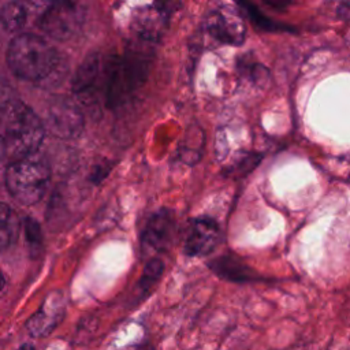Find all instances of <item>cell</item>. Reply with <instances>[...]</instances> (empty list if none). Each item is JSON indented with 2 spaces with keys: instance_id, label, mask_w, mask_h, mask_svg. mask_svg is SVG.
Segmentation results:
<instances>
[{
  "instance_id": "obj_1",
  "label": "cell",
  "mask_w": 350,
  "mask_h": 350,
  "mask_svg": "<svg viewBox=\"0 0 350 350\" xmlns=\"http://www.w3.org/2000/svg\"><path fill=\"white\" fill-rule=\"evenodd\" d=\"M7 62L21 79L42 85L60 81L66 72L62 55L34 34H19L12 38L7 49Z\"/></svg>"
},
{
  "instance_id": "obj_2",
  "label": "cell",
  "mask_w": 350,
  "mask_h": 350,
  "mask_svg": "<svg viewBox=\"0 0 350 350\" xmlns=\"http://www.w3.org/2000/svg\"><path fill=\"white\" fill-rule=\"evenodd\" d=\"M44 134V123L18 97L0 105V139L7 164L38 152Z\"/></svg>"
},
{
  "instance_id": "obj_3",
  "label": "cell",
  "mask_w": 350,
  "mask_h": 350,
  "mask_svg": "<svg viewBox=\"0 0 350 350\" xmlns=\"http://www.w3.org/2000/svg\"><path fill=\"white\" fill-rule=\"evenodd\" d=\"M152 52L142 45H133L123 55L112 57L105 100L108 107L126 101L146 79Z\"/></svg>"
},
{
  "instance_id": "obj_4",
  "label": "cell",
  "mask_w": 350,
  "mask_h": 350,
  "mask_svg": "<svg viewBox=\"0 0 350 350\" xmlns=\"http://www.w3.org/2000/svg\"><path fill=\"white\" fill-rule=\"evenodd\" d=\"M49 179V163L40 152L8 164L5 170L7 190L22 205L38 202L46 191Z\"/></svg>"
},
{
  "instance_id": "obj_5",
  "label": "cell",
  "mask_w": 350,
  "mask_h": 350,
  "mask_svg": "<svg viewBox=\"0 0 350 350\" xmlns=\"http://www.w3.org/2000/svg\"><path fill=\"white\" fill-rule=\"evenodd\" d=\"M112 57L92 53L81 63L72 81V89L86 105L97 107L100 97H105Z\"/></svg>"
},
{
  "instance_id": "obj_6",
  "label": "cell",
  "mask_w": 350,
  "mask_h": 350,
  "mask_svg": "<svg viewBox=\"0 0 350 350\" xmlns=\"http://www.w3.org/2000/svg\"><path fill=\"white\" fill-rule=\"evenodd\" d=\"M83 10L78 3L55 1L42 11L40 27L52 38L63 41L71 38L81 27Z\"/></svg>"
},
{
  "instance_id": "obj_7",
  "label": "cell",
  "mask_w": 350,
  "mask_h": 350,
  "mask_svg": "<svg viewBox=\"0 0 350 350\" xmlns=\"http://www.w3.org/2000/svg\"><path fill=\"white\" fill-rule=\"evenodd\" d=\"M83 124L82 111L70 98L57 97L49 104L44 127L52 135L64 139L75 138L82 133Z\"/></svg>"
},
{
  "instance_id": "obj_8",
  "label": "cell",
  "mask_w": 350,
  "mask_h": 350,
  "mask_svg": "<svg viewBox=\"0 0 350 350\" xmlns=\"http://www.w3.org/2000/svg\"><path fill=\"white\" fill-rule=\"evenodd\" d=\"M205 27L221 44L241 45L245 41L246 29L241 12L230 5L212 10L205 19Z\"/></svg>"
},
{
  "instance_id": "obj_9",
  "label": "cell",
  "mask_w": 350,
  "mask_h": 350,
  "mask_svg": "<svg viewBox=\"0 0 350 350\" xmlns=\"http://www.w3.org/2000/svg\"><path fill=\"white\" fill-rule=\"evenodd\" d=\"M219 239L220 230L217 223L209 217H197L186 228L183 250L187 256H205L217 246Z\"/></svg>"
},
{
  "instance_id": "obj_10",
  "label": "cell",
  "mask_w": 350,
  "mask_h": 350,
  "mask_svg": "<svg viewBox=\"0 0 350 350\" xmlns=\"http://www.w3.org/2000/svg\"><path fill=\"white\" fill-rule=\"evenodd\" d=\"M170 11L163 4H152L137 10L131 26L142 41H157L167 27Z\"/></svg>"
},
{
  "instance_id": "obj_11",
  "label": "cell",
  "mask_w": 350,
  "mask_h": 350,
  "mask_svg": "<svg viewBox=\"0 0 350 350\" xmlns=\"http://www.w3.org/2000/svg\"><path fill=\"white\" fill-rule=\"evenodd\" d=\"M63 313L64 301L62 293H51L42 306L29 319L26 327L33 336H45L59 324Z\"/></svg>"
},
{
  "instance_id": "obj_12",
  "label": "cell",
  "mask_w": 350,
  "mask_h": 350,
  "mask_svg": "<svg viewBox=\"0 0 350 350\" xmlns=\"http://www.w3.org/2000/svg\"><path fill=\"white\" fill-rule=\"evenodd\" d=\"M174 215L168 209L157 211L148 221L142 242L148 249L161 252L165 250L171 242L174 232Z\"/></svg>"
},
{
  "instance_id": "obj_13",
  "label": "cell",
  "mask_w": 350,
  "mask_h": 350,
  "mask_svg": "<svg viewBox=\"0 0 350 350\" xmlns=\"http://www.w3.org/2000/svg\"><path fill=\"white\" fill-rule=\"evenodd\" d=\"M211 268L221 278L234 282H246L254 279V272L241 260L232 256H224L211 262Z\"/></svg>"
},
{
  "instance_id": "obj_14",
  "label": "cell",
  "mask_w": 350,
  "mask_h": 350,
  "mask_svg": "<svg viewBox=\"0 0 350 350\" xmlns=\"http://www.w3.org/2000/svg\"><path fill=\"white\" fill-rule=\"evenodd\" d=\"M19 234L18 215L5 204L0 202V250L11 246Z\"/></svg>"
},
{
  "instance_id": "obj_15",
  "label": "cell",
  "mask_w": 350,
  "mask_h": 350,
  "mask_svg": "<svg viewBox=\"0 0 350 350\" xmlns=\"http://www.w3.org/2000/svg\"><path fill=\"white\" fill-rule=\"evenodd\" d=\"M27 21V8L23 3L11 1L0 10V22L10 31L21 30Z\"/></svg>"
},
{
  "instance_id": "obj_16",
  "label": "cell",
  "mask_w": 350,
  "mask_h": 350,
  "mask_svg": "<svg viewBox=\"0 0 350 350\" xmlns=\"http://www.w3.org/2000/svg\"><path fill=\"white\" fill-rule=\"evenodd\" d=\"M239 5L243 7L245 12H246L247 16L252 19V22H253L257 27H260L261 30H269V31H272V30H286V29H287L286 26H283V25H280V23H276L275 21L267 18L264 14H261V12H260L253 4H250V3H242V4H239Z\"/></svg>"
},
{
  "instance_id": "obj_17",
  "label": "cell",
  "mask_w": 350,
  "mask_h": 350,
  "mask_svg": "<svg viewBox=\"0 0 350 350\" xmlns=\"http://www.w3.org/2000/svg\"><path fill=\"white\" fill-rule=\"evenodd\" d=\"M161 273H163V262L159 258H152L144 268L142 276L138 283L139 288L144 291L149 290L161 276Z\"/></svg>"
},
{
  "instance_id": "obj_18",
  "label": "cell",
  "mask_w": 350,
  "mask_h": 350,
  "mask_svg": "<svg viewBox=\"0 0 350 350\" xmlns=\"http://www.w3.org/2000/svg\"><path fill=\"white\" fill-rule=\"evenodd\" d=\"M25 232H26V241L29 245V249L31 253H38L41 249V231L37 221H34L31 217H27L25 220Z\"/></svg>"
},
{
  "instance_id": "obj_19",
  "label": "cell",
  "mask_w": 350,
  "mask_h": 350,
  "mask_svg": "<svg viewBox=\"0 0 350 350\" xmlns=\"http://www.w3.org/2000/svg\"><path fill=\"white\" fill-rule=\"evenodd\" d=\"M15 97H16V94L14 93V90L11 89L8 82L0 77V105L15 98Z\"/></svg>"
},
{
  "instance_id": "obj_20",
  "label": "cell",
  "mask_w": 350,
  "mask_h": 350,
  "mask_svg": "<svg viewBox=\"0 0 350 350\" xmlns=\"http://www.w3.org/2000/svg\"><path fill=\"white\" fill-rule=\"evenodd\" d=\"M338 16L346 22H350V1H343L336 8Z\"/></svg>"
},
{
  "instance_id": "obj_21",
  "label": "cell",
  "mask_w": 350,
  "mask_h": 350,
  "mask_svg": "<svg viewBox=\"0 0 350 350\" xmlns=\"http://www.w3.org/2000/svg\"><path fill=\"white\" fill-rule=\"evenodd\" d=\"M16 350H34V347L31 345H29V343H25L21 347H18Z\"/></svg>"
},
{
  "instance_id": "obj_22",
  "label": "cell",
  "mask_w": 350,
  "mask_h": 350,
  "mask_svg": "<svg viewBox=\"0 0 350 350\" xmlns=\"http://www.w3.org/2000/svg\"><path fill=\"white\" fill-rule=\"evenodd\" d=\"M4 149H3V144H1V139H0V163H4Z\"/></svg>"
},
{
  "instance_id": "obj_23",
  "label": "cell",
  "mask_w": 350,
  "mask_h": 350,
  "mask_svg": "<svg viewBox=\"0 0 350 350\" xmlns=\"http://www.w3.org/2000/svg\"><path fill=\"white\" fill-rule=\"evenodd\" d=\"M137 350H153V349H152L150 345H142V346H139Z\"/></svg>"
},
{
  "instance_id": "obj_24",
  "label": "cell",
  "mask_w": 350,
  "mask_h": 350,
  "mask_svg": "<svg viewBox=\"0 0 350 350\" xmlns=\"http://www.w3.org/2000/svg\"><path fill=\"white\" fill-rule=\"evenodd\" d=\"M4 283H5L4 276H3V273L0 272V291H1V290H3V287H4Z\"/></svg>"
}]
</instances>
